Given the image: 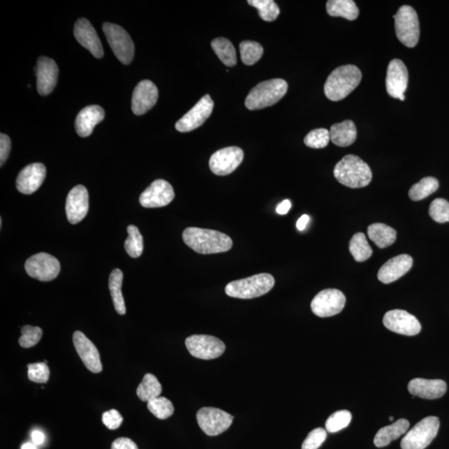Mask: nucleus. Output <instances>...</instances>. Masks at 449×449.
<instances>
[{"instance_id": "22", "label": "nucleus", "mask_w": 449, "mask_h": 449, "mask_svg": "<svg viewBox=\"0 0 449 449\" xmlns=\"http://www.w3.org/2000/svg\"><path fill=\"white\" fill-rule=\"evenodd\" d=\"M159 99V89L149 80H143L135 88L132 98V110L140 116L154 108Z\"/></svg>"}, {"instance_id": "18", "label": "nucleus", "mask_w": 449, "mask_h": 449, "mask_svg": "<svg viewBox=\"0 0 449 449\" xmlns=\"http://www.w3.org/2000/svg\"><path fill=\"white\" fill-rule=\"evenodd\" d=\"M89 208V191L82 185H78L69 191L66 200V215L69 222L75 225L84 219Z\"/></svg>"}, {"instance_id": "21", "label": "nucleus", "mask_w": 449, "mask_h": 449, "mask_svg": "<svg viewBox=\"0 0 449 449\" xmlns=\"http://www.w3.org/2000/svg\"><path fill=\"white\" fill-rule=\"evenodd\" d=\"M73 32L77 41L88 50L95 58H103L104 52L101 41L94 26L88 20L84 18L78 20L74 25Z\"/></svg>"}, {"instance_id": "45", "label": "nucleus", "mask_w": 449, "mask_h": 449, "mask_svg": "<svg viewBox=\"0 0 449 449\" xmlns=\"http://www.w3.org/2000/svg\"><path fill=\"white\" fill-rule=\"evenodd\" d=\"M327 431L317 428L309 433L302 444V449H318L325 441Z\"/></svg>"}, {"instance_id": "47", "label": "nucleus", "mask_w": 449, "mask_h": 449, "mask_svg": "<svg viewBox=\"0 0 449 449\" xmlns=\"http://www.w3.org/2000/svg\"><path fill=\"white\" fill-rule=\"evenodd\" d=\"M10 138L6 134H0V165L1 167L6 163L8 155H10Z\"/></svg>"}, {"instance_id": "46", "label": "nucleus", "mask_w": 449, "mask_h": 449, "mask_svg": "<svg viewBox=\"0 0 449 449\" xmlns=\"http://www.w3.org/2000/svg\"><path fill=\"white\" fill-rule=\"evenodd\" d=\"M124 418L116 409H111L103 414V422L108 429L115 430L123 424Z\"/></svg>"}, {"instance_id": "17", "label": "nucleus", "mask_w": 449, "mask_h": 449, "mask_svg": "<svg viewBox=\"0 0 449 449\" xmlns=\"http://www.w3.org/2000/svg\"><path fill=\"white\" fill-rule=\"evenodd\" d=\"M408 73L403 61L393 59L388 66L386 75V89L390 97L405 99L404 93L407 89Z\"/></svg>"}, {"instance_id": "24", "label": "nucleus", "mask_w": 449, "mask_h": 449, "mask_svg": "<svg viewBox=\"0 0 449 449\" xmlns=\"http://www.w3.org/2000/svg\"><path fill=\"white\" fill-rule=\"evenodd\" d=\"M412 267L413 258L411 256H397L382 265L378 272V279L383 284H390L408 273Z\"/></svg>"}, {"instance_id": "44", "label": "nucleus", "mask_w": 449, "mask_h": 449, "mask_svg": "<svg viewBox=\"0 0 449 449\" xmlns=\"http://www.w3.org/2000/svg\"><path fill=\"white\" fill-rule=\"evenodd\" d=\"M28 369V377L30 381L38 383H45L49 381L50 370L47 364H29Z\"/></svg>"}, {"instance_id": "52", "label": "nucleus", "mask_w": 449, "mask_h": 449, "mask_svg": "<svg viewBox=\"0 0 449 449\" xmlns=\"http://www.w3.org/2000/svg\"><path fill=\"white\" fill-rule=\"evenodd\" d=\"M22 449H37V448L34 443H26L22 446Z\"/></svg>"}, {"instance_id": "51", "label": "nucleus", "mask_w": 449, "mask_h": 449, "mask_svg": "<svg viewBox=\"0 0 449 449\" xmlns=\"http://www.w3.org/2000/svg\"><path fill=\"white\" fill-rule=\"evenodd\" d=\"M309 217L307 215H303L302 217L300 218V219L297 221V224H296V226H297V229L302 232V230H304L306 229L307 224L309 223Z\"/></svg>"}, {"instance_id": "6", "label": "nucleus", "mask_w": 449, "mask_h": 449, "mask_svg": "<svg viewBox=\"0 0 449 449\" xmlns=\"http://www.w3.org/2000/svg\"><path fill=\"white\" fill-rule=\"evenodd\" d=\"M394 19L396 36L399 41L406 47H415L420 41V29L414 8L408 6L400 7Z\"/></svg>"}, {"instance_id": "5", "label": "nucleus", "mask_w": 449, "mask_h": 449, "mask_svg": "<svg viewBox=\"0 0 449 449\" xmlns=\"http://www.w3.org/2000/svg\"><path fill=\"white\" fill-rule=\"evenodd\" d=\"M274 279L268 273H260L251 277L230 282L226 286V294L237 299L260 297L272 290Z\"/></svg>"}, {"instance_id": "16", "label": "nucleus", "mask_w": 449, "mask_h": 449, "mask_svg": "<svg viewBox=\"0 0 449 449\" xmlns=\"http://www.w3.org/2000/svg\"><path fill=\"white\" fill-rule=\"evenodd\" d=\"M175 198L173 187L167 181L156 180L143 191L139 202L143 207L158 208L168 206Z\"/></svg>"}, {"instance_id": "10", "label": "nucleus", "mask_w": 449, "mask_h": 449, "mask_svg": "<svg viewBox=\"0 0 449 449\" xmlns=\"http://www.w3.org/2000/svg\"><path fill=\"white\" fill-rule=\"evenodd\" d=\"M25 270L30 277L41 281H50L59 276L60 263L54 256L41 252L26 261Z\"/></svg>"}, {"instance_id": "37", "label": "nucleus", "mask_w": 449, "mask_h": 449, "mask_svg": "<svg viewBox=\"0 0 449 449\" xmlns=\"http://www.w3.org/2000/svg\"><path fill=\"white\" fill-rule=\"evenodd\" d=\"M240 53L244 64L253 65L260 59L264 53L263 47L254 41H243L240 43Z\"/></svg>"}, {"instance_id": "25", "label": "nucleus", "mask_w": 449, "mask_h": 449, "mask_svg": "<svg viewBox=\"0 0 449 449\" xmlns=\"http://www.w3.org/2000/svg\"><path fill=\"white\" fill-rule=\"evenodd\" d=\"M408 390L413 396L422 399L441 398L447 391V383L441 379L413 378L408 383Z\"/></svg>"}, {"instance_id": "48", "label": "nucleus", "mask_w": 449, "mask_h": 449, "mask_svg": "<svg viewBox=\"0 0 449 449\" xmlns=\"http://www.w3.org/2000/svg\"><path fill=\"white\" fill-rule=\"evenodd\" d=\"M111 449H138V446L132 439L128 438L117 439L112 443Z\"/></svg>"}, {"instance_id": "12", "label": "nucleus", "mask_w": 449, "mask_h": 449, "mask_svg": "<svg viewBox=\"0 0 449 449\" xmlns=\"http://www.w3.org/2000/svg\"><path fill=\"white\" fill-rule=\"evenodd\" d=\"M346 303V296L341 290L326 289L315 296L311 307L316 316L326 318L338 315L343 311Z\"/></svg>"}, {"instance_id": "14", "label": "nucleus", "mask_w": 449, "mask_h": 449, "mask_svg": "<svg viewBox=\"0 0 449 449\" xmlns=\"http://www.w3.org/2000/svg\"><path fill=\"white\" fill-rule=\"evenodd\" d=\"M244 152L237 147H225L215 152L209 161L211 171L217 176H228L242 163Z\"/></svg>"}, {"instance_id": "1", "label": "nucleus", "mask_w": 449, "mask_h": 449, "mask_svg": "<svg viewBox=\"0 0 449 449\" xmlns=\"http://www.w3.org/2000/svg\"><path fill=\"white\" fill-rule=\"evenodd\" d=\"M186 245L199 254H216L230 251L233 240L228 235L215 230L189 228L182 233Z\"/></svg>"}, {"instance_id": "36", "label": "nucleus", "mask_w": 449, "mask_h": 449, "mask_svg": "<svg viewBox=\"0 0 449 449\" xmlns=\"http://www.w3.org/2000/svg\"><path fill=\"white\" fill-rule=\"evenodd\" d=\"M128 237L126 238L124 247L126 253L132 258H138L143 252V237L136 226H128Z\"/></svg>"}, {"instance_id": "35", "label": "nucleus", "mask_w": 449, "mask_h": 449, "mask_svg": "<svg viewBox=\"0 0 449 449\" xmlns=\"http://www.w3.org/2000/svg\"><path fill=\"white\" fill-rule=\"evenodd\" d=\"M439 183L435 177H427L422 178L420 182L414 184L409 190V198L413 200H421L435 193L438 190Z\"/></svg>"}, {"instance_id": "40", "label": "nucleus", "mask_w": 449, "mask_h": 449, "mask_svg": "<svg viewBox=\"0 0 449 449\" xmlns=\"http://www.w3.org/2000/svg\"><path fill=\"white\" fill-rule=\"evenodd\" d=\"M352 414L348 411H339L330 415L325 422V429L330 433H337V432L346 429L351 424Z\"/></svg>"}, {"instance_id": "50", "label": "nucleus", "mask_w": 449, "mask_h": 449, "mask_svg": "<svg viewBox=\"0 0 449 449\" xmlns=\"http://www.w3.org/2000/svg\"><path fill=\"white\" fill-rule=\"evenodd\" d=\"M31 437H32L33 443L36 444V446H41V444L45 443V435L41 431H39V430L33 431Z\"/></svg>"}, {"instance_id": "33", "label": "nucleus", "mask_w": 449, "mask_h": 449, "mask_svg": "<svg viewBox=\"0 0 449 449\" xmlns=\"http://www.w3.org/2000/svg\"><path fill=\"white\" fill-rule=\"evenodd\" d=\"M212 47L218 58L226 66L233 67L237 63V53L232 42L225 38H217L212 42Z\"/></svg>"}, {"instance_id": "20", "label": "nucleus", "mask_w": 449, "mask_h": 449, "mask_svg": "<svg viewBox=\"0 0 449 449\" xmlns=\"http://www.w3.org/2000/svg\"><path fill=\"white\" fill-rule=\"evenodd\" d=\"M38 94L47 96L54 91L58 82L59 67L55 61L42 56L38 59L36 68Z\"/></svg>"}, {"instance_id": "4", "label": "nucleus", "mask_w": 449, "mask_h": 449, "mask_svg": "<svg viewBox=\"0 0 449 449\" xmlns=\"http://www.w3.org/2000/svg\"><path fill=\"white\" fill-rule=\"evenodd\" d=\"M287 90V82L281 78L261 82L248 94L246 107L253 111L272 106L284 97Z\"/></svg>"}, {"instance_id": "15", "label": "nucleus", "mask_w": 449, "mask_h": 449, "mask_svg": "<svg viewBox=\"0 0 449 449\" xmlns=\"http://www.w3.org/2000/svg\"><path fill=\"white\" fill-rule=\"evenodd\" d=\"M383 325L393 332L413 337L421 331V325L417 318L402 309H393L383 316Z\"/></svg>"}, {"instance_id": "32", "label": "nucleus", "mask_w": 449, "mask_h": 449, "mask_svg": "<svg viewBox=\"0 0 449 449\" xmlns=\"http://www.w3.org/2000/svg\"><path fill=\"white\" fill-rule=\"evenodd\" d=\"M163 388L159 379L152 374H147L137 389L138 398L143 402L158 398L162 394Z\"/></svg>"}, {"instance_id": "34", "label": "nucleus", "mask_w": 449, "mask_h": 449, "mask_svg": "<svg viewBox=\"0 0 449 449\" xmlns=\"http://www.w3.org/2000/svg\"><path fill=\"white\" fill-rule=\"evenodd\" d=\"M348 248L351 255L358 263L367 260L373 254L372 248L370 247L365 235L362 233L353 235Z\"/></svg>"}, {"instance_id": "38", "label": "nucleus", "mask_w": 449, "mask_h": 449, "mask_svg": "<svg viewBox=\"0 0 449 449\" xmlns=\"http://www.w3.org/2000/svg\"><path fill=\"white\" fill-rule=\"evenodd\" d=\"M248 3L258 10L261 19L267 22H272L280 15V8L273 0H249Z\"/></svg>"}, {"instance_id": "8", "label": "nucleus", "mask_w": 449, "mask_h": 449, "mask_svg": "<svg viewBox=\"0 0 449 449\" xmlns=\"http://www.w3.org/2000/svg\"><path fill=\"white\" fill-rule=\"evenodd\" d=\"M103 29L109 46L122 64H129L132 62L135 53L134 43L128 32L121 26L104 23Z\"/></svg>"}, {"instance_id": "42", "label": "nucleus", "mask_w": 449, "mask_h": 449, "mask_svg": "<svg viewBox=\"0 0 449 449\" xmlns=\"http://www.w3.org/2000/svg\"><path fill=\"white\" fill-rule=\"evenodd\" d=\"M429 215L432 219L439 223L449 221V203L443 198L435 199L429 207Z\"/></svg>"}, {"instance_id": "43", "label": "nucleus", "mask_w": 449, "mask_h": 449, "mask_svg": "<svg viewBox=\"0 0 449 449\" xmlns=\"http://www.w3.org/2000/svg\"><path fill=\"white\" fill-rule=\"evenodd\" d=\"M21 337L19 343L21 347L28 348L36 346L41 341L43 335V330L39 327L25 325L21 329Z\"/></svg>"}, {"instance_id": "41", "label": "nucleus", "mask_w": 449, "mask_h": 449, "mask_svg": "<svg viewBox=\"0 0 449 449\" xmlns=\"http://www.w3.org/2000/svg\"><path fill=\"white\" fill-rule=\"evenodd\" d=\"M330 141V131L325 128L312 130L304 139V142L314 149H321L328 145Z\"/></svg>"}, {"instance_id": "2", "label": "nucleus", "mask_w": 449, "mask_h": 449, "mask_svg": "<svg viewBox=\"0 0 449 449\" xmlns=\"http://www.w3.org/2000/svg\"><path fill=\"white\" fill-rule=\"evenodd\" d=\"M362 80V73L355 65L348 64L335 68L325 84V94L331 101L337 102L346 98Z\"/></svg>"}, {"instance_id": "23", "label": "nucleus", "mask_w": 449, "mask_h": 449, "mask_svg": "<svg viewBox=\"0 0 449 449\" xmlns=\"http://www.w3.org/2000/svg\"><path fill=\"white\" fill-rule=\"evenodd\" d=\"M46 177V168L43 163H32L22 169L16 179L17 190L30 195L41 186Z\"/></svg>"}, {"instance_id": "27", "label": "nucleus", "mask_w": 449, "mask_h": 449, "mask_svg": "<svg viewBox=\"0 0 449 449\" xmlns=\"http://www.w3.org/2000/svg\"><path fill=\"white\" fill-rule=\"evenodd\" d=\"M330 134V140L334 145L344 147L351 146L355 142L357 129L354 122L346 120L331 126Z\"/></svg>"}, {"instance_id": "13", "label": "nucleus", "mask_w": 449, "mask_h": 449, "mask_svg": "<svg viewBox=\"0 0 449 449\" xmlns=\"http://www.w3.org/2000/svg\"><path fill=\"white\" fill-rule=\"evenodd\" d=\"M214 102L210 95H205L200 101L186 112L176 124V129L180 133H189L202 126L211 116Z\"/></svg>"}, {"instance_id": "30", "label": "nucleus", "mask_w": 449, "mask_h": 449, "mask_svg": "<svg viewBox=\"0 0 449 449\" xmlns=\"http://www.w3.org/2000/svg\"><path fill=\"white\" fill-rule=\"evenodd\" d=\"M368 235L378 248L383 249L393 245L396 241L397 232L385 224L374 223L369 226Z\"/></svg>"}, {"instance_id": "31", "label": "nucleus", "mask_w": 449, "mask_h": 449, "mask_svg": "<svg viewBox=\"0 0 449 449\" xmlns=\"http://www.w3.org/2000/svg\"><path fill=\"white\" fill-rule=\"evenodd\" d=\"M124 273L119 269L113 270L109 277V290L112 299L113 306L116 311L121 316L126 314L125 302L123 293H122V286H123Z\"/></svg>"}, {"instance_id": "3", "label": "nucleus", "mask_w": 449, "mask_h": 449, "mask_svg": "<svg viewBox=\"0 0 449 449\" xmlns=\"http://www.w3.org/2000/svg\"><path fill=\"white\" fill-rule=\"evenodd\" d=\"M334 175L342 185L351 189H362L372 181L369 165L355 155H347L335 165Z\"/></svg>"}, {"instance_id": "26", "label": "nucleus", "mask_w": 449, "mask_h": 449, "mask_svg": "<svg viewBox=\"0 0 449 449\" xmlns=\"http://www.w3.org/2000/svg\"><path fill=\"white\" fill-rule=\"evenodd\" d=\"M105 112L98 105L82 108L75 120L76 132L82 138L90 136L96 126L104 119Z\"/></svg>"}, {"instance_id": "11", "label": "nucleus", "mask_w": 449, "mask_h": 449, "mask_svg": "<svg viewBox=\"0 0 449 449\" xmlns=\"http://www.w3.org/2000/svg\"><path fill=\"white\" fill-rule=\"evenodd\" d=\"M233 416L220 408L205 407L197 413L200 428L208 436H216L228 430L233 422Z\"/></svg>"}, {"instance_id": "29", "label": "nucleus", "mask_w": 449, "mask_h": 449, "mask_svg": "<svg viewBox=\"0 0 449 449\" xmlns=\"http://www.w3.org/2000/svg\"><path fill=\"white\" fill-rule=\"evenodd\" d=\"M326 10L330 16L342 17L348 20H356L360 14L359 8L353 0H329Z\"/></svg>"}, {"instance_id": "49", "label": "nucleus", "mask_w": 449, "mask_h": 449, "mask_svg": "<svg viewBox=\"0 0 449 449\" xmlns=\"http://www.w3.org/2000/svg\"><path fill=\"white\" fill-rule=\"evenodd\" d=\"M291 207V203L289 200H283L281 204L278 205L277 207V212L279 215H286L289 212Z\"/></svg>"}, {"instance_id": "28", "label": "nucleus", "mask_w": 449, "mask_h": 449, "mask_svg": "<svg viewBox=\"0 0 449 449\" xmlns=\"http://www.w3.org/2000/svg\"><path fill=\"white\" fill-rule=\"evenodd\" d=\"M408 428L409 422L407 420H404V418H401V420L396 421L391 425L383 427V428L378 431L376 437H374V446L377 448L389 446L392 441L406 433Z\"/></svg>"}, {"instance_id": "9", "label": "nucleus", "mask_w": 449, "mask_h": 449, "mask_svg": "<svg viewBox=\"0 0 449 449\" xmlns=\"http://www.w3.org/2000/svg\"><path fill=\"white\" fill-rule=\"evenodd\" d=\"M186 346L190 354L200 360H214L224 354L226 346L221 339L206 334H194L186 338Z\"/></svg>"}, {"instance_id": "53", "label": "nucleus", "mask_w": 449, "mask_h": 449, "mask_svg": "<svg viewBox=\"0 0 449 449\" xmlns=\"http://www.w3.org/2000/svg\"><path fill=\"white\" fill-rule=\"evenodd\" d=\"M390 421H393V420H394V417H393V416H390Z\"/></svg>"}, {"instance_id": "39", "label": "nucleus", "mask_w": 449, "mask_h": 449, "mask_svg": "<svg viewBox=\"0 0 449 449\" xmlns=\"http://www.w3.org/2000/svg\"><path fill=\"white\" fill-rule=\"evenodd\" d=\"M147 408L159 420H167L174 413L172 403L165 397H158L147 402Z\"/></svg>"}, {"instance_id": "7", "label": "nucleus", "mask_w": 449, "mask_h": 449, "mask_svg": "<svg viewBox=\"0 0 449 449\" xmlns=\"http://www.w3.org/2000/svg\"><path fill=\"white\" fill-rule=\"evenodd\" d=\"M439 429V420L437 417L430 416L422 418L405 434L401 441V448L425 449L437 436Z\"/></svg>"}, {"instance_id": "19", "label": "nucleus", "mask_w": 449, "mask_h": 449, "mask_svg": "<svg viewBox=\"0 0 449 449\" xmlns=\"http://www.w3.org/2000/svg\"><path fill=\"white\" fill-rule=\"evenodd\" d=\"M73 341L78 355L84 362L86 368L91 373L98 374L102 371L103 365L101 358L97 347L81 331H75L73 334Z\"/></svg>"}]
</instances>
